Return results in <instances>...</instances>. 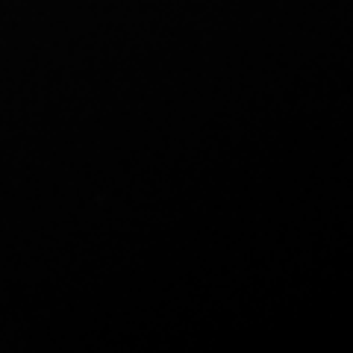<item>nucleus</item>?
<instances>
[]
</instances>
